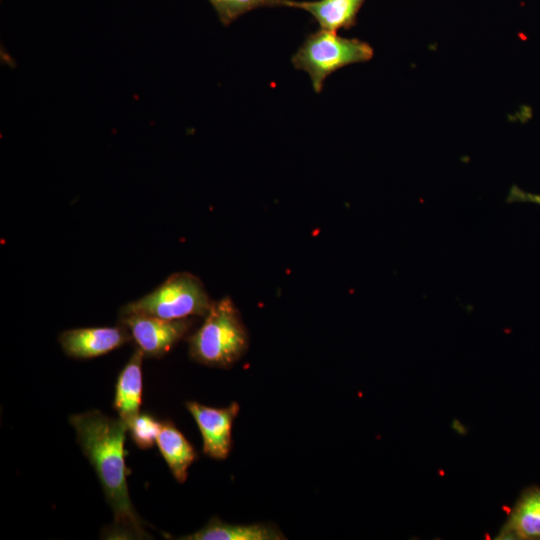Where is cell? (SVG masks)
Returning <instances> with one entry per match:
<instances>
[{"mask_svg":"<svg viewBox=\"0 0 540 540\" xmlns=\"http://www.w3.org/2000/svg\"><path fill=\"white\" fill-rule=\"evenodd\" d=\"M180 540H284L278 527L269 523L230 524L213 517L200 530Z\"/></svg>","mask_w":540,"mask_h":540,"instance_id":"8fae6325","label":"cell"},{"mask_svg":"<svg viewBox=\"0 0 540 540\" xmlns=\"http://www.w3.org/2000/svg\"><path fill=\"white\" fill-rule=\"evenodd\" d=\"M131 340L129 330L121 323L111 327L69 329L59 335V343L63 351L74 359L102 356Z\"/></svg>","mask_w":540,"mask_h":540,"instance_id":"52a82bcc","label":"cell"},{"mask_svg":"<svg viewBox=\"0 0 540 540\" xmlns=\"http://www.w3.org/2000/svg\"><path fill=\"white\" fill-rule=\"evenodd\" d=\"M156 444L174 478L185 482L188 468L197 457L191 443L171 420H162Z\"/></svg>","mask_w":540,"mask_h":540,"instance_id":"7c38bea8","label":"cell"},{"mask_svg":"<svg viewBox=\"0 0 540 540\" xmlns=\"http://www.w3.org/2000/svg\"><path fill=\"white\" fill-rule=\"evenodd\" d=\"M224 26L230 25L240 16L262 7L289 6L290 0H208Z\"/></svg>","mask_w":540,"mask_h":540,"instance_id":"4fadbf2b","label":"cell"},{"mask_svg":"<svg viewBox=\"0 0 540 540\" xmlns=\"http://www.w3.org/2000/svg\"><path fill=\"white\" fill-rule=\"evenodd\" d=\"M189 355L202 365L229 368L249 346L248 331L228 296L213 301L202 325L188 338Z\"/></svg>","mask_w":540,"mask_h":540,"instance_id":"7a4b0ae2","label":"cell"},{"mask_svg":"<svg viewBox=\"0 0 540 540\" xmlns=\"http://www.w3.org/2000/svg\"><path fill=\"white\" fill-rule=\"evenodd\" d=\"M144 357L142 351L136 348L120 371L115 385L113 408L127 426L140 413Z\"/></svg>","mask_w":540,"mask_h":540,"instance_id":"9c48e42d","label":"cell"},{"mask_svg":"<svg viewBox=\"0 0 540 540\" xmlns=\"http://www.w3.org/2000/svg\"><path fill=\"white\" fill-rule=\"evenodd\" d=\"M496 539L540 540V487L522 491Z\"/></svg>","mask_w":540,"mask_h":540,"instance_id":"ba28073f","label":"cell"},{"mask_svg":"<svg viewBox=\"0 0 540 540\" xmlns=\"http://www.w3.org/2000/svg\"><path fill=\"white\" fill-rule=\"evenodd\" d=\"M373 55L367 42L320 28L306 36L291 61L296 69L309 75L314 91L320 93L332 73L350 64L367 62Z\"/></svg>","mask_w":540,"mask_h":540,"instance_id":"3957f363","label":"cell"},{"mask_svg":"<svg viewBox=\"0 0 540 540\" xmlns=\"http://www.w3.org/2000/svg\"><path fill=\"white\" fill-rule=\"evenodd\" d=\"M366 0L289 1L292 8L308 12L322 29L348 30L357 24V15Z\"/></svg>","mask_w":540,"mask_h":540,"instance_id":"30bf717a","label":"cell"},{"mask_svg":"<svg viewBox=\"0 0 540 540\" xmlns=\"http://www.w3.org/2000/svg\"><path fill=\"white\" fill-rule=\"evenodd\" d=\"M186 408L199 428L203 453L215 460L226 459L232 448V426L240 410L239 404L234 401L227 407L215 408L188 401Z\"/></svg>","mask_w":540,"mask_h":540,"instance_id":"8992f818","label":"cell"},{"mask_svg":"<svg viewBox=\"0 0 540 540\" xmlns=\"http://www.w3.org/2000/svg\"><path fill=\"white\" fill-rule=\"evenodd\" d=\"M119 323L130 332L132 340L145 357L167 354L190 330L191 319L166 320L144 314L120 316Z\"/></svg>","mask_w":540,"mask_h":540,"instance_id":"5b68a950","label":"cell"},{"mask_svg":"<svg viewBox=\"0 0 540 540\" xmlns=\"http://www.w3.org/2000/svg\"><path fill=\"white\" fill-rule=\"evenodd\" d=\"M213 301L202 281L189 272H176L143 297L125 304L120 316L144 314L166 320L205 316Z\"/></svg>","mask_w":540,"mask_h":540,"instance_id":"277c9868","label":"cell"},{"mask_svg":"<svg viewBox=\"0 0 540 540\" xmlns=\"http://www.w3.org/2000/svg\"><path fill=\"white\" fill-rule=\"evenodd\" d=\"M160 422L152 414L140 412L128 424V432L138 448L146 450L153 447L160 430Z\"/></svg>","mask_w":540,"mask_h":540,"instance_id":"5bb4252c","label":"cell"},{"mask_svg":"<svg viewBox=\"0 0 540 540\" xmlns=\"http://www.w3.org/2000/svg\"><path fill=\"white\" fill-rule=\"evenodd\" d=\"M506 201L508 203H532L540 205V194L526 192L514 185L510 188Z\"/></svg>","mask_w":540,"mask_h":540,"instance_id":"9a60e30c","label":"cell"},{"mask_svg":"<svg viewBox=\"0 0 540 540\" xmlns=\"http://www.w3.org/2000/svg\"><path fill=\"white\" fill-rule=\"evenodd\" d=\"M77 442L94 468L105 498L114 514L110 536L149 538L130 499L126 477L125 436L128 426L120 418H111L99 410L74 414L69 418Z\"/></svg>","mask_w":540,"mask_h":540,"instance_id":"6da1fadb","label":"cell"}]
</instances>
